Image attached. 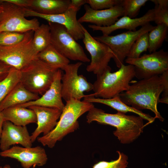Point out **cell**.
<instances>
[{"instance_id":"35","label":"cell","mask_w":168,"mask_h":168,"mask_svg":"<svg viewBox=\"0 0 168 168\" xmlns=\"http://www.w3.org/2000/svg\"><path fill=\"white\" fill-rule=\"evenodd\" d=\"M4 1L14 4L20 7L28 8L30 0H3Z\"/></svg>"},{"instance_id":"33","label":"cell","mask_w":168,"mask_h":168,"mask_svg":"<svg viewBox=\"0 0 168 168\" xmlns=\"http://www.w3.org/2000/svg\"><path fill=\"white\" fill-rule=\"evenodd\" d=\"M122 0H87V4L95 10L109 9L121 5Z\"/></svg>"},{"instance_id":"41","label":"cell","mask_w":168,"mask_h":168,"mask_svg":"<svg viewBox=\"0 0 168 168\" xmlns=\"http://www.w3.org/2000/svg\"><path fill=\"white\" fill-rule=\"evenodd\" d=\"M36 166L35 165H34L33 166V168H35V167Z\"/></svg>"},{"instance_id":"15","label":"cell","mask_w":168,"mask_h":168,"mask_svg":"<svg viewBox=\"0 0 168 168\" xmlns=\"http://www.w3.org/2000/svg\"><path fill=\"white\" fill-rule=\"evenodd\" d=\"M30 136L26 126L15 125L11 122H3L0 138V149L2 151L7 150L10 147L19 144L26 147H32Z\"/></svg>"},{"instance_id":"16","label":"cell","mask_w":168,"mask_h":168,"mask_svg":"<svg viewBox=\"0 0 168 168\" xmlns=\"http://www.w3.org/2000/svg\"><path fill=\"white\" fill-rule=\"evenodd\" d=\"M85 12L78 19L80 23H90L97 26L107 27L114 24L121 16H124V10L121 4L102 10H95L86 4Z\"/></svg>"},{"instance_id":"10","label":"cell","mask_w":168,"mask_h":168,"mask_svg":"<svg viewBox=\"0 0 168 168\" xmlns=\"http://www.w3.org/2000/svg\"><path fill=\"white\" fill-rule=\"evenodd\" d=\"M125 61L133 66L135 77L139 80L159 76L168 70V53L163 49Z\"/></svg>"},{"instance_id":"30","label":"cell","mask_w":168,"mask_h":168,"mask_svg":"<svg viewBox=\"0 0 168 168\" xmlns=\"http://www.w3.org/2000/svg\"><path fill=\"white\" fill-rule=\"evenodd\" d=\"M147 0H122L121 5L124 10V16L135 18L138 14L141 7Z\"/></svg>"},{"instance_id":"5","label":"cell","mask_w":168,"mask_h":168,"mask_svg":"<svg viewBox=\"0 0 168 168\" xmlns=\"http://www.w3.org/2000/svg\"><path fill=\"white\" fill-rule=\"evenodd\" d=\"M58 69L37 58L20 71V82L29 91L42 96L51 86Z\"/></svg>"},{"instance_id":"26","label":"cell","mask_w":168,"mask_h":168,"mask_svg":"<svg viewBox=\"0 0 168 168\" xmlns=\"http://www.w3.org/2000/svg\"><path fill=\"white\" fill-rule=\"evenodd\" d=\"M33 43L38 53L51 44L50 28L48 24H42L34 31Z\"/></svg>"},{"instance_id":"3","label":"cell","mask_w":168,"mask_h":168,"mask_svg":"<svg viewBox=\"0 0 168 168\" xmlns=\"http://www.w3.org/2000/svg\"><path fill=\"white\" fill-rule=\"evenodd\" d=\"M94 106L93 103L84 100L71 99L66 101L55 128L47 135L38 137V142L43 146L53 148L57 141L78 128V119Z\"/></svg>"},{"instance_id":"22","label":"cell","mask_w":168,"mask_h":168,"mask_svg":"<svg viewBox=\"0 0 168 168\" xmlns=\"http://www.w3.org/2000/svg\"><path fill=\"white\" fill-rule=\"evenodd\" d=\"M1 112L4 121H9L17 126H26L37 122L35 112L28 108L16 106L5 109Z\"/></svg>"},{"instance_id":"25","label":"cell","mask_w":168,"mask_h":168,"mask_svg":"<svg viewBox=\"0 0 168 168\" xmlns=\"http://www.w3.org/2000/svg\"><path fill=\"white\" fill-rule=\"evenodd\" d=\"M168 26L164 24H159L148 33L149 53L156 51L162 46L167 37Z\"/></svg>"},{"instance_id":"24","label":"cell","mask_w":168,"mask_h":168,"mask_svg":"<svg viewBox=\"0 0 168 168\" xmlns=\"http://www.w3.org/2000/svg\"><path fill=\"white\" fill-rule=\"evenodd\" d=\"M37 58L49 66L56 69L63 70L70 63L69 59L58 52L51 44L39 52Z\"/></svg>"},{"instance_id":"14","label":"cell","mask_w":168,"mask_h":168,"mask_svg":"<svg viewBox=\"0 0 168 168\" xmlns=\"http://www.w3.org/2000/svg\"><path fill=\"white\" fill-rule=\"evenodd\" d=\"M0 156L17 160L23 168H30L34 165L42 166L48 160L45 150L40 146L26 147L15 146L1 152Z\"/></svg>"},{"instance_id":"7","label":"cell","mask_w":168,"mask_h":168,"mask_svg":"<svg viewBox=\"0 0 168 168\" xmlns=\"http://www.w3.org/2000/svg\"><path fill=\"white\" fill-rule=\"evenodd\" d=\"M154 26L149 23L135 31L128 30L114 35H102L94 38L110 48L113 53V58L116 66L119 68L124 64L125 58L136 40L142 34L150 31Z\"/></svg>"},{"instance_id":"9","label":"cell","mask_w":168,"mask_h":168,"mask_svg":"<svg viewBox=\"0 0 168 168\" xmlns=\"http://www.w3.org/2000/svg\"><path fill=\"white\" fill-rule=\"evenodd\" d=\"M50 32L51 44L61 54L68 59L84 63L90 60L82 47L61 25L48 22Z\"/></svg>"},{"instance_id":"21","label":"cell","mask_w":168,"mask_h":168,"mask_svg":"<svg viewBox=\"0 0 168 168\" xmlns=\"http://www.w3.org/2000/svg\"><path fill=\"white\" fill-rule=\"evenodd\" d=\"M39 95L27 89L20 82L12 90L0 104V111L3 110L36 100Z\"/></svg>"},{"instance_id":"31","label":"cell","mask_w":168,"mask_h":168,"mask_svg":"<svg viewBox=\"0 0 168 168\" xmlns=\"http://www.w3.org/2000/svg\"><path fill=\"white\" fill-rule=\"evenodd\" d=\"M117 152L119 157L116 160L110 161H99L93 166L92 168H126L128 164V156L120 151Z\"/></svg>"},{"instance_id":"18","label":"cell","mask_w":168,"mask_h":168,"mask_svg":"<svg viewBox=\"0 0 168 168\" xmlns=\"http://www.w3.org/2000/svg\"><path fill=\"white\" fill-rule=\"evenodd\" d=\"M62 70L56 72L53 82L49 89L38 99L16 106L27 108L36 105L58 109L62 111L64 106L61 92Z\"/></svg>"},{"instance_id":"2","label":"cell","mask_w":168,"mask_h":168,"mask_svg":"<svg viewBox=\"0 0 168 168\" xmlns=\"http://www.w3.org/2000/svg\"><path fill=\"white\" fill-rule=\"evenodd\" d=\"M89 124L96 121L99 124L109 125L116 128L113 134L123 144L131 143L142 133L144 127L143 119L138 116L127 115L118 112L112 114L93 107L86 116Z\"/></svg>"},{"instance_id":"19","label":"cell","mask_w":168,"mask_h":168,"mask_svg":"<svg viewBox=\"0 0 168 168\" xmlns=\"http://www.w3.org/2000/svg\"><path fill=\"white\" fill-rule=\"evenodd\" d=\"M154 21V13L153 9L149 10L143 16L136 18H131L123 16L118 19L114 24L107 27H100L94 25H90L88 27L93 31H101L103 35H109L116 30L125 29L129 31H135L139 26H142Z\"/></svg>"},{"instance_id":"23","label":"cell","mask_w":168,"mask_h":168,"mask_svg":"<svg viewBox=\"0 0 168 168\" xmlns=\"http://www.w3.org/2000/svg\"><path fill=\"white\" fill-rule=\"evenodd\" d=\"M70 2V0H30L27 9L43 14H58L66 12Z\"/></svg>"},{"instance_id":"13","label":"cell","mask_w":168,"mask_h":168,"mask_svg":"<svg viewBox=\"0 0 168 168\" xmlns=\"http://www.w3.org/2000/svg\"><path fill=\"white\" fill-rule=\"evenodd\" d=\"M24 11L26 17H38L46 20L48 22L63 26L76 41L83 38V26L77 19L78 11L73 7H69L64 13L51 15L40 14L27 8H24Z\"/></svg>"},{"instance_id":"36","label":"cell","mask_w":168,"mask_h":168,"mask_svg":"<svg viewBox=\"0 0 168 168\" xmlns=\"http://www.w3.org/2000/svg\"><path fill=\"white\" fill-rule=\"evenodd\" d=\"M12 67L0 62V81L8 74Z\"/></svg>"},{"instance_id":"1","label":"cell","mask_w":168,"mask_h":168,"mask_svg":"<svg viewBox=\"0 0 168 168\" xmlns=\"http://www.w3.org/2000/svg\"><path fill=\"white\" fill-rule=\"evenodd\" d=\"M163 88L160 75L156 76L134 83L119 96L127 105L139 110H150L155 114V119L163 122L164 119L158 111L157 106Z\"/></svg>"},{"instance_id":"34","label":"cell","mask_w":168,"mask_h":168,"mask_svg":"<svg viewBox=\"0 0 168 168\" xmlns=\"http://www.w3.org/2000/svg\"><path fill=\"white\" fill-rule=\"evenodd\" d=\"M160 76L163 84V90L162 97L160 98L159 103L168 104V70L164 72Z\"/></svg>"},{"instance_id":"20","label":"cell","mask_w":168,"mask_h":168,"mask_svg":"<svg viewBox=\"0 0 168 168\" xmlns=\"http://www.w3.org/2000/svg\"><path fill=\"white\" fill-rule=\"evenodd\" d=\"M83 98L84 100L90 103H99L108 105L118 112L125 114L128 112L134 113L143 119L148 121L146 125L152 123L155 119L154 117H153L148 114L144 113L141 110H137L127 105L121 101L119 95L110 99H104L90 96L88 95H86Z\"/></svg>"},{"instance_id":"37","label":"cell","mask_w":168,"mask_h":168,"mask_svg":"<svg viewBox=\"0 0 168 168\" xmlns=\"http://www.w3.org/2000/svg\"><path fill=\"white\" fill-rule=\"evenodd\" d=\"M86 3L87 0H71L69 7L74 8L78 11L82 6Z\"/></svg>"},{"instance_id":"38","label":"cell","mask_w":168,"mask_h":168,"mask_svg":"<svg viewBox=\"0 0 168 168\" xmlns=\"http://www.w3.org/2000/svg\"><path fill=\"white\" fill-rule=\"evenodd\" d=\"M4 121L2 115L1 111H0V138L2 130V125Z\"/></svg>"},{"instance_id":"40","label":"cell","mask_w":168,"mask_h":168,"mask_svg":"<svg viewBox=\"0 0 168 168\" xmlns=\"http://www.w3.org/2000/svg\"><path fill=\"white\" fill-rule=\"evenodd\" d=\"M2 6L1 5V4L0 3V13L2 11Z\"/></svg>"},{"instance_id":"11","label":"cell","mask_w":168,"mask_h":168,"mask_svg":"<svg viewBox=\"0 0 168 168\" xmlns=\"http://www.w3.org/2000/svg\"><path fill=\"white\" fill-rule=\"evenodd\" d=\"M82 65L80 62L69 63L63 70L65 73L61 77V92L62 99L66 102L71 99L81 100L86 96L84 92L93 90V84L83 75L78 74Z\"/></svg>"},{"instance_id":"28","label":"cell","mask_w":168,"mask_h":168,"mask_svg":"<svg viewBox=\"0 0 168 168\" xmlns=\"http://www.w3.org/2000/svg\"><path fill=\"white\" fill-rule=\"evenodd\" d=\"M155 5L153 8L154 21L157 24H164L168 26V0H151Z\"/></svg>"},{"instance_id":"29","label":"cell","mask_w":168,"mask_h":168,"mask_svg":"<svg viewBox=\"0 0 168 168\" xmlns=\"http://www.w3.org/2000/svg\"><path fill=\"white\" fill-rule=\"evenodd\" d=\"M148 32L141 35L132 46L127 58H136L140 57L143 52L146 51L149 47Z\"/></svg>"},{"instance_id":"8","label":"cell","mask_w":168,"mask_h":168,"mask_svg":"<svg viewBox=\"0 0 168 168\" xmlns=\"http://www.w3.org/2000/svg\"><path fill=\"white\" fill-rule=\"evenodd\" d=\"M2 8L0 13V32L12 31L25 33L34 31L40 25L36 18L26 19L24 8L0 0Z\"/></svg>"},{"instance_id":"27","label":"cell","mask_w":168,"mask_h":168,"mask_svg":"<svg viewBox=\"0 0 168 168\" xmlns=\"http://www.w3.org/2000/svg\"><path fill=\"white\" fill-rule=\"evenodd\" d=\"M20 71L12 68L7 75L0 81V104L20 82Z\"/></svg>"},{"instance_id":"6","label":"cell","mask_w":168,"mask_h":168,"mask_svg":"<svg viewBox=\"0 0 168 168\" xmlns=\"http://www.w3.org/2000/svg\"><path fill=\"white\" fill-rule=\"evenodd\" d=\"M33 31L25 33L20 42L12 45L0 46V62L20 71L37 58L33 44Z\"/></svg>"},{"instance_id":"32","label":"cell","mask_w":168,"mask_h":168,"mask_svg":"<svg viewBox=\"0 0 168 168\" xmlns=\"http://www.w3.org/2000/svg\"><path fill=\"white\" fill-rule=\"evenodd\" d=\"M25 34L12 31L0 32V46H7L16 44L23 40Z\"/></svg>"},{"instance_id":"12","label":"cell","mask_w":168,"mask_h":168,"mask_svg":"<svg viewBox=\"0 0 168 168\" xmlns=\"http://www.w3.org/2000/svg\"><path fill=\"white\" fill-rule=\"evenodd\" d=\"M82 28L83 42L91 57L90 63L87 66L86 70L96 75L100 74L113 58V52L106 44L95 39L83 26Z\"/></svg>"},{"instance_id":"17","label":"cell","mask_w":168,"mask_h":168,"mask_svg":"<svg viewBox=\"0 0 168 168\" xmlns=\"http://www.w3.org/2000/svg\"><path fill=\"white\" fill-rule=\"evenodd\" d=\"M28 108L35 113L37 118V126L30 136L32 142H34L43 133L45 135L55 127L62 111L56 108L32 105Z\"/></svg>"},{"instance_id":"4","label":"cell","mask_w":168,"mask_h":168,"mask_svg":"<svg viewBox=\"0 0 168 168\" xmlns=\"http://www.w3.org/2000/svg\"><path fill=\"white\" fill-rule=\"evenodd\" d=\"M111 70L108 66L102 73L96 75L93 84L94 93L89 96L109 99L128 89L131 81L135 77L133 66L123 64L114 72H111Z\"/></svg>"},{"instance_id":"39","label":"cell","mask_w":168,"mask_h":168,"mask_svg":"<svg viewBox=\"0 0 168 168\" xmlns=\"http://www.w3.org/2000/svg\"><path fill=\"white\" fill-rule=\"evenodd\" d=\"M0 168H12L9 165H6L3 167L0 166Z\"/></svg>"}]
</instances>
